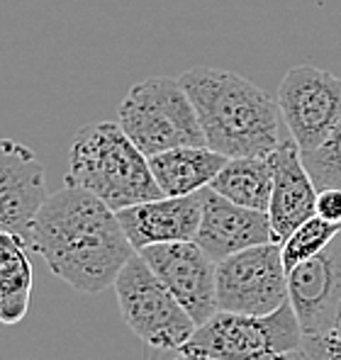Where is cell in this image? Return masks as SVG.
I'll return each instance as SVG.
<instances>
[{
  "label": "cell",
  "mask_w": 341,
  "mask_h": 360,
  "mask_svg": "<svg viewBox=\"0 0 341 360\" xmlns=\"http://www.w3.org/2000/svg\"><path fill=\"white\" fill-rule=\"evenodd\" d=\"M25 243L44 258L51 273L83 295L113 288L120 270L137 253L117 212L71 183L37 210Z\"/></svg>",
  "instance_id": "6da1fadb"
},
{
  "label": "cell",
  "mask_w": 341,
  "mask_h": 360,
  "mask_svg": "<svg viewBox=\"0 0 341 360\" xmlns=\"http://www.w3.org/2000/svg\"><path fill=\"white\" fill-rule=\"evenodd\" d=\"M198 112L205 144L237 156H271L283 141L278 103L244 76L200 66L178 76Z\"/></svg>",
  "instance_id": "7a4b0ae2"
},
{
  "label": "cell",
  "mask_w": 341,
  "mask_h": 360,
  "mask_svg": "<svg viewBox=\"0 0 341 360\" xmlns=\"http://www.w3.org/2000/svg\"><path fill=\"white\" fill-rule=\"evenodd\" d=\"M66 183L93 193L115 212L163 198L149 156L137 149L120 122H93L73 136Z\"/></svg>",
  "instance_id": "3957f363"
},
{
  "label": "cell",
  "mask_w": 341,
  "mask_h": 360,
  "mask_svg": "<svg viewBox=\"0 0 341 360\" xmlns=\"http://www.w3.org/2000/svg\"><path fill=\"white\" fill-rule=\"evenodd\" d=\"M117 122L144 156L175 146H202L205 134L180 78L151 76L130 88Z\"/></svg>",
  "instance_id": "277c9868"
},
{
  "label": "cell",
  "mask_w": 341,
  "mask_h": 360,
  "mask_svg": "<svg viewBox=\"0 0 341 360\" xmlns=\"http://www.w3.org/2000/svg\"><path fill=\"white\" fill-rule=\"evenodd\" d=\"M302 346V329L290 302L271 314L217 309L180 351L212 360H273Z\"/></svg>",
  "instance_id": "5b68a950"
},
{
  "label": "cell",
  "mask_w": 341,
  "mask_h": 360,
  "mask_svg": "<svg viewBox=\"0 0 341 360\" xmlns=\"http://www.w3.org/2000/svg\"><path fill=\"white\" fill-rule=\"evenodd\" d=\"M117 304L132 333L154 351H180L195 333V321L137 251L115 280Z\"/></svg>",
  "instance_id": "8992f818"
},
{
  "label": "cell",
  "mask_w": 341,
  "mask_h": 360,
  "mask_svg": "<svg viewBox=\"0 0 341 360\" xmlns=\"http://www.w3.org/2000/svg\"><path fill=\"white\" fill-rule=\"evenodd\" d=\"M285 302L287 270L280 243H259L217 263V309L271 314Z\"/></svg>",
  "instance_id": "52a82bcc"
},
{
  "label": "cell",
  "mask_w": 341,
  "mask_h": 360,
  "mask_svg": "<svg viewBox=\"0 0 341 360\" xmlns=\"http://www.w3.org/2000/svg\"><path fill=\"white\" fill-rule=\"evenodd\" d=\"M275 103L300 153L312 151L341 120V78L312 63H302L283 76Z\"/></svg>",
  "instance_id": "ba28073f"
},
{
  "label": "cell",
  "mask_w": 341,
  "mask_h": 360,
  "mask_svg": "<svg viewBox=\"0 0 341 360\" xmlns=\"http://www.w3.org/2000/svg\"><path fill=\"white\" fill-rule=\"evenodd\" d=\"M142 258L161 278L195 324L217 311V261H212L198 241L151 243L142 248Z\"/></svg>",
  "instance_id": "9c48e42d"
},
{
  "label": "cell",
  "mask_w": 341,
  "mask_h": 360,
  "mask_svg": "<svg viewBox=\"0 0 341 360\" xmlns=\"http://www.w3.org/2000/svg\"><path fill=\"white\" fill-rule=\"evenodd\" d=\"M287 302L302 336L332 331L341 307V231L317 256L287 270Z\"/></svg>",
  "instance_id": "30bf717a"
},
{
  "label": "cell",
  "mask_w": 341,
  "mask_h": 360,
  "mask_svg": "<svg viewBox=\"0 0 341 360\" xmlns=\"http://www.w3.org/2000/svg\"><path fill=\"white\" fill-rule=\"evenodd\" d=\"M195 241L212 261L220 263L237 251L273 241V226L268 212L244 207L212 188H202V217Z\"/></svg>",
  "instance_id": "8fae6325"
},
{
  "label": "cell",
  "mask_w": 341,
  "mask_h": 360,
  "mask_svg": "<svg viewBox=\"0 0 341 360\" xmlns=\"http://www.w3.org/2000/svg\"><path fill=\"white\" fill-rule=\"evenodd\" d=\"M46 198L39 156L20 141L0 139V231L25 239Z\"/></svg>",
  "instance_id": "7c38bea8"
},
{
  "label": "cell",
  "mask_w": 341,
  "mask_h": 360,
  "mask_svg": "<svg viewBox=\"0 0 341 360\" xmlns=\"http://www.w3.org/2000/svg\"><path fill=\"white\" fill-rule=\"evenodd\" d=\"M273 190H271L268 219L273 226V241L283 243L302 221L317 214V193L302 161L295 139H283L271 153Z\"/></svg>",
  "instance_id": "4fadbf2b"
},
{
  "label": "cell",
  "mask_w": 341,
  "mask_h": 360,
  "mask_svg": "<svg viewBox=\"0 0 341 360\" xmlns=\"http://www.w3.org/2000/svg\"><path fill=\"white\" fill-rule=\"evenodd\" d=\"M135 251L151 243L195 241L202 217V190L183 198H156L117 212Z\"/></svg>",
  "instance_id": "5bb4252c"
},
{
  "label": "cell",
  "mask_w": 341,
  "mask_h": 360,
  "mask_svg": "<svg viewBox=\"0 0 341 360\" xmlns=\"http://www.w3.org/2000/svg\"><path fill=\"white\" fill-rule=\"evenodd\" d=\"M227 156L207 144L202 146H175L149 158V166L156 185L166 198H183L207 188L215 180Z\"/></svg>",
  "instance_id": "9a60e30c"
},
{
  "label": "cell",
  "mask_w": 341,
  "mask_h": 360,
  "mask_svg": "<svg viewBox=\"0 0 341 360\" xmlns=\"http://www.w3.org/2000/svg\"><path fill=\"white\" fill-rule=\"evenodd\" d=\"M207 188L220 193L244 207L268 212L271 190H273V168L268 156H237L227 158L222 171L217 173Z\"/></svg>",
  "instance_id": "2e32d148"
},
{
  "label": "cell",
  "mask_w": 341,
  "mask_h": 360,
  "mask_svg": "<svg viewBox=\"0 0 341 360\" xmlns=\"http://www.w3.org/2000/svg\"><path fill=\"white\" fill-rule=\"evenodd\" d=\"M32 263L23 236L0 231V324H20L30 309Z\"/></svg>",
  "instance_id": "e0dca14e"
},
{
  "label": "cell",
  "mask_w": 341,
  "mask_h": 360,
  "mask_svg": "<svg viewBox=\"0 0 341 360\" xmlns=\"http://www.w3.org/2000/svg\"><path fill=\"white\" fill-rule=\"evenodd\" d=\"M341 231V224L327 221L322 217H310L307 221H302L287 239L280 243V253H283V266L285 270H292L300 266L302 261L317 256L329 241Z\"/></svg>",
  "instance_id": "ac0fdd59"
},
{
  "label": "cell",
  "mask_w": 341,
  "mask_h": 360,
  "mask_svg": "<svg viewBox=\"0 0 341 360\" xmlns=\"http://www.w3.org/2000/svg\"><path fill=\"white\" fill-rule=\"evenodd\" d=\"M302 161L317 190L341 188V120L317 149L302 153Z\"/></svg>",
  "instance_id": "d6986e66"
},
{
  "label": "cell",
  "mask_w": 341,
  "mask_h": 360,
  "mask_svg": "<svg viewBox=\"0 0 341 360\" xmlns=\"http://www.w3.org/2000/svg\"><path fill=\"white\" fill-rule=\"evenodd\" d=\"M302 348L312 360H341V338L334 333L302 336Z\"/></svg>",
  "instance_id": "ffe728a7"
},
{
  "label": "cell",
  "mask_w": 341,
  "mask_h": 360,
  "mask_svg": "<svg viewBox=\"0 0 341 360\" xmlns=\"http://www.w3.org/2000/svg\"><path fill=\"white\" fill-rule=\"evenodd\" d=\"M317 217L341 224V188H327L317 193Z\"/></svg>",
  "instance_id": "44dd1931"
},
{
  "label": "cell",
  "mask_w": 341,
  "mask_h": 360,
  "mask_svg": "<svg viewBox=\"0 0 341 360\" xmlns=\"http://www.w3.org/2000/svg\"><path fill=\"white\" fill-rule=\"evenodd\" d=\"M273 360H312V358L307 356V351L300 346V348H292V351H287V353H283V356H278Z\"/></svg>",
  "instance_id": "7402d4cb"
},
{
  "label": "cell",
  "mask_w": 341,
  "mask_h": 360,
  "mask_svg": "<svg viewBox=\"0 0 341 360\" xmlns=\"http://www.w3.org/2000/svg\"><path fill=\"white\" fill-rule=\"evenodd\" d=\"M168 360H212V358H202V356H190V353H183V351H175L173 358Z\"/></svg>",
  "instance_id": "603a6c76"
},
{
  "label": "cell",
  "mask_w": 341,
  "mask_h": 360,
  "mask_svg": "<svg viewBox=\"0 0 341 360\" xmlns=\"http://www.w3.org/2000/svg\"><path fill=\"white\" fill-rule=\"evenodd\" d=\"M329 333H334V336H339V338H341V307H339L337 319H334V326H332V331H329Z\"/></svg>",
  "instance_id": "cb8c5ba5"
}]
</instances>
